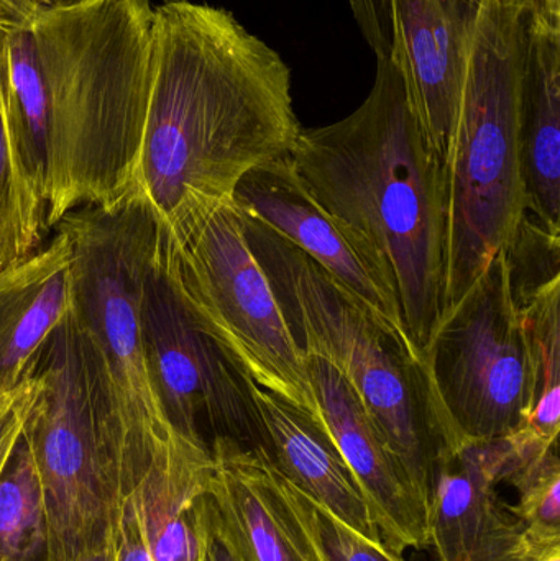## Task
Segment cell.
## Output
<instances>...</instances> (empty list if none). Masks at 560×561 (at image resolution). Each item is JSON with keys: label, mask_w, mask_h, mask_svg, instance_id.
I'll list each match as a JSON object with an SVG mask.
<instances>
[{"label": "cell", "mask_w": 560, "mask_h": 561, "mask_svg": "<svg viewBox=\"0 0 560 561\" xmlns=\"http://www.w3.org/2000/svg\"><path fill=\"white\" fill-rule=\"evenodd\" d=\"M533 3L473 0L459 115L446 164L444 310L508 249L528 213L522 104Z\"/></svg>", "instance_id": "277c9868"}, {"label": "cell", "mask_w": 560, "mask_h": 561, "mask_svg": "<svg viewBox=\"0 0 560 561\" xmlns=\"http://www.w3.org/2000/svg\"><path fill=\"white\" fill-rule=\"evenodd\" d=\"M302 127L292 69L229 10L191 0L153 9L150 94L130 194L180 240L233 201L256 168L288 157Z\"/></svg>", "instance_id": "6da1fadb"}, {"label": "cell", "mask_w": 560, "mask_h": 561, "mask_svg": "<svg viewBox=\"0 0 560 561\" xmlns=\"http://www.w3.org/2000/svg\"><path fill=\"white\" fill-rule=\"evenodd\" d=\"M95 0H0V22L16 23L62 10L78 9Z\"/></svg>", "instance_id": "f1b7e54d"}, {"label": "cell", "mask_w": 560, "mask_h": 561, "mask_svg": "<svg viewBox=\"0 0 560 561\" xmlns=\"http://www.w3.org/2000/svg\"><path fill=\"white\" fill-rule=\"evenodd\" d=\"M523 561H560V543L541 547L529 546L528 553Z\"/></svg>", "instance_id": "f546056e"}, {"label": "cell", "mask_w": 560, "mask_h": 561, "mask_svg": "<svg viewBox=\"0 0 560 561\" xmlns=\"http://www.w3.org/2000/svg\"><path fill=\"white\" fill-rule=\"evenodd\" d=\"M265 451L273 467L302 494L372 540H384L370 504L321 421L250 381Z\"/></svg>", "instance_id": "2e32d148"}, {"label": "cell", "mask_w": 560, "mask_h": 561, "mask_svg": "<svg viewBox=\"0 0 560 561\" xmlns=\"http://www.w3.org/2000/svg\"><path fill=\"white\" fill-rule=\"evenodd\" d=\"M289 158L312 197L384 260L421 356L444 310L447 176L395 62L377 58L364 104L335 124L302 128Z\"/></svg>", "instance_id": "3957f363"}, {"label": "cell", "mask_w": 560, "mask_h": 561, "mask_svg": "<svg viewBox=\"0 0 560 561\" xmlns=\"http://www.w3.org/2000/svg\"><path fill=\"white\" fill-rule=\"evenodd\" d=\"M0 561H49L45 494L23 437L0 474Z\"/></svg>", "instance_id": "44dd1931"}, {"label": "cell", "mask_w": 560, "mask_h": 561, "mask_svg": "<svg viewBox=\"0 0 560 561\" xmlns=\"http://www.w3.org/2000/svg\"><path fill=\"white\" fill-rule=\"evenodd\" d=\"M444 450L522 431L535 408V366L500 252L454 306L421 352Z\"/></svg>", "instance_id": "ba28073f"}, {"label": "cell", "mask_w": 560, "mask_h": 561, "mask_svg": "<svg viewBox=\"0 0 560 561\" xmlns=\"http://www.w3.org/2000/svg\"><path fill=\"white\" fill-rule=\"evenodd\" d=\"M306 359L319 419L361 484L381 539L401 556L408 549H426V501L347 379L318 356Z\"/></svg>", "instance_id": "5bb4252c"}, {"label": "cell", "mask_w": 560, "mask_h": 561, "mask_svg": "<svg viewBox=\"0 0 560 561\" xmlns=\"http://www.w3.org/2000/svg\"><path fill=\"white\" fill-rule=\"evenodd\" d=\"M505 440L472 442L444 450L427 501V547L439 561H523L525 529L500 501Z\"/></svg>", "instance_id": "7c38bea8"}, {"label": "cell", "mask_w": 560, "mask_h": 561, "mask_svg": "<svg viewBox=\"0 0 560 561\" xmlns=\"http://www.w3.org/2000/svg\"><path fill=\"white\" fill-rule=\"evenodd\" d=\"M518 504L508 506L525 529L529 546L560 543L559 447L542 455L510 483Z\"/></svg>", "instance_id": "cb8c5ba5"}, {"label": "cell", "mask_w": 560, "mask_h": 561, "mask_svg": "<svg viewBox=\"0 0 560 561\" xmlns=\"http://www.w3.org/2000/svg\"><path fill=\"white\" fill-rule=\"evenodd\" d=\"M528 213L560 232V22L533 3L522 104Z\"/></svg>", "instance_id": "ac0fdd59"}, {"label": "cell", "mask_w": 560, "mask_h": 561, "mask_svg": "<svg viewBox=\"0 0 560 561\" xmlns=\"http://www.w3.org/2000/svg\"><path fill=\"white\" fill-rule=\"evenodd\" d=\"M150 0H95L0 22V88L55 229L130 194L150 94Z\"/></svg>", "instance_id": "7a4b0ae2"}, {"label": "cell", "mask_w": 560, "mask_h": 561, "mask_svg": "<svg viewBox=\"0 0 560 561\" xmlns=\"http://www.w3.org/2000/svg\"><path fill=\"white\" fill-rule=\"evenodd\" d=\"M46 201L16 148L0 88V270L42 249Z\"/></svg>", "instance_id": "ffe728a7"}, {"label": "cell", "mask_w": 560, "mask_h": 561, "mask_svg": "<svg viewBox=\"0 0 560 561\" xmlns=\"http://www.w3.org/2000/svg\"><path fill=\"white\" fill-rule=\"evenodd\" d=\"M560 280L516 304L535 366V408L522 431L548 445H559L560 431Z\"/></svg>", "instance_id": "7402d4cb"}, {"label": "cell", "mask_w": 560, "mask_h": 561, "mask_svg": "<svg viewBox=\"0 0 560 561\" xmlns=\"http://www.w3.org/2000/svg\"><path fill=\"white\" fill-rule=\"evenodd\" d=\"M36 391H38V385L35 376L28 375L15 388L0 392V474L16 442L22 437L23 425Z\"/></svg>", "instance_id": "484cf974"}, {"label": "cell", "mask_w": 560, "mask_h": 561, "mask_svg": "<svg viewBox=\"0 0 560 561\" xmlns=\"http://www.w3.org/2000/svg\"><path fill=\"white\" fill-rule=\"evenodd\" d=\"M278 471V470H276ZM279 484L321 561H404L384 540H372L302 494L278 471Z\"/></svg>", "instance_id": "603a6c76"}, {"label": "cell", "mask_w": 560, "mask_h": 561, "mask_svg": "<svg viewBox=\"0 0 560 561\" xmlns=\"http://www.w3.org/2000/svg\"><path fill=\"white\" fill-rule=\"evenodd\" d=\"M117 561H151L134 497L125 501L118 533Z\"/></svg>", "instance_id": "83f0119b"}, {"label": "cell", "mask_w": 560, "mask_h": 561, "mask_svg": "<svg viewBox=\"0 0 560 561\" xmlns=\"http://www.w3.org/2000/svg\"><path fill=\"white\" fill-rule=\"evenodd\" d=\"M32 375L38 391L22 437L45 494L49 561H76L118 542L134 493L127 442L98 353L72 310Z\"/></svg>", "instance_id": "5b68a950"}, {"label": "cell", "mask_w": 560, "mask_h": 561, "mask_svg": "<svg viewBox=\"0 0 560 561\" xmlns=\"http://www.w3.org/2000/svg\"><path fill=\"white\" fill-rule=\"evenodd\" d=\"M56 236L32 255L0 270V392L32 375L56 327L71 312L72 243Z\"/></svg>", "instance_id": "e0dca14e"}, {"label": "cell", "mask_w": 560, "mask_h": 561, "mask_svg": "<svg viewBox=\"0 0 560 561\" xmlns=\"http://www.w3.org/2000/svg\"><path fill=\"white\" fill-rule=\"evenodd\" d=\"M210 497L242 561H321L263 451L226 437L209 444Z\"/></svg>", "instance_id": "9a60e30c"}, {"label": "cell", "mask_w": 560, "mask_h": 561, "mask_svg": "<svg viewBox=\"0 0 560 561\" xmlns=\"http://www.w3.org/2000/svg\"><path fill=\"white\" fill-rule=\"evenodd\" d=\"M117 543L105 547V549L95 550V552L84 553L76 561H117Z\"/></svg>", "instance_id": "4dcf8cb0"}, {"label": "cell", "mask_w": 560, "mask_h": 561, "mask_svg": "<svg viewBox=\"0 0 560 561\" xmlns=\"http://www.w3.org/2000/svg\"><path fill=\"white\" fill-rule=\"evenodd\" d=\"M505 255L515 304L560 280V232L548 229L533 214L526 213Z\"/></svg>", "instance_id": "d4e9b609"}, {"label": "cell", "mask_w": 560, "mask_h": 561, "mask_svg": "<svg viewBox=\"0 0 560 561\" xmlns=\"http://www.w3.org/2000/svg\"><path fill=\"white\" fill-rule=\"evenodd\" d=\"M472 13L473 0H390V59L444 168L459 115Z\"/></svg>", "instance_id": "4fadbf2b"}, {"label": "cell", "mask_w": 560, "mask_h": 561, "mask_svg": "<svg viewBox=\"0 0 560 561\" xmlns=\"http://www.w3.org/2000/svg\"><path fill=\"white\" fill-rule=\"evenodd\" d=\"M242 216L293 339L305 356L324 359L347 379L427 503L444 442L420 358L298 247Z\"/></svg>", "instance_id": "8992f818"}, {"label": "cell", "mask_w": 560, "mask_h": 561, "mask_svg": "<svg viewBox=\"0 0 560 561\" xmlns=\"http://www.w3.org/2000/svg\"><path fill=\"white\" fill-rule=\"evenodd\" d=\"M168 239L181 294L227 358L259 388L321 421L308 359L250 249L236 201L207 214L180 240Z\"/></svg>", "instance_id": "9c48e42d"}, {"label": "cell", "mask_w": 560, "mask_h": 561, "mask_svg": "<svg viewBox=\"0 0 560 561\" xmlns=\"http://www.w3.org/2000/svg\"><path fill=\"white\" fill-rule=\"evenodd\" d=\"M141 339L151 389L174 434L209 448L201 432L206 424L213 438L265 451L250 379L191 312L174 275L170 239L158 227L141 297Z\"/></svg>", "instance_id": "30bf717a"}, {"label": "cell", "mask_w": 560, "mask_h": 561, "mask_svg": "<svg viewBox=\"0 0 560 561\" xmlns=\"http://www.w3.org/2000/svg\"><path fill=\"white\" fill-rule=\"evenodd\" d=\"M197 561H242L224 534L210 493L203 504V542Z\"/></svg>", "instance_id": "4316f807"}, {"label": "cell", "mask_w": 560, "mask_h": 561, "mask_svg": "<svg viewBox=\"0 0 560 561\" xmlns=\"http://www.w3.org/2000/svg\"><path fill=\"white\" fill-rule=\"evenodd\" d=\"M213 473L210 448L191 444L174 432L158 448L147 474L130 494L151 561L199 559L203 504Z\"/></svg>", "instance_id": "d6986e66"}, {"label": "cell", "mask_w": 560, "mask_h": 561, "mask_svg": "<svg viewBox=\"0 0 560 561\" xmlns=\"http://www.w3.org/2000/svg\"><path fill=\"white\" fill-rule=\"evenodd\" d=\"M58 226L72 243L71 310L101 362L135 491L173 432L151 389L141 339V297L157 224L147 203L128 194L108 209L81 207Z\"/></svg>", "instance_id": "52a82bcc"}, {"label": "cell", "mask_w": 560, "mask_h": 561, "mask_svg": "<svg viewBox=\"0 0 560 561\" xmlns=\"http://www.w3.org/2000/svg\"><path fill=\"white\" fill-rule=\"evenodd\" d=\"M233 201L240 213L265 224L321 266L421 362L384 260L361 233L312 197L289 154L247 174Z\"/></svg>", "instance_id": "8fae6325"}]
</instances>
